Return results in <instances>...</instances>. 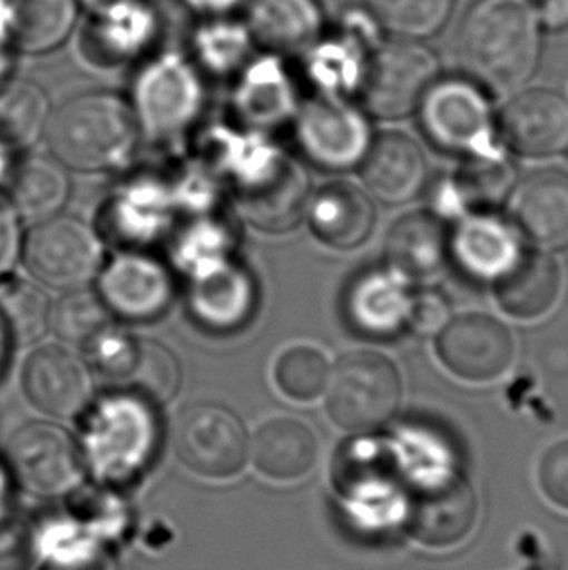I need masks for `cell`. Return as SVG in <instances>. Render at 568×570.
Wrapping results in <instances>:
<instances>
[{
	"instance_id": "obj_1",
	"label": "cell",
	"mask_w": 568,
	"mask_h": 570,
	"mask_svg": "<svg viewBox=\"0 0 568 570\" xmlns=\"http://www.w3.org/2000/svg\"><path fill=\"white\" fill-rule=\"evenodd\" d=\"M463 75L491 92L526 85L539 62L538 18L523 0H479L458 33Z\"/></svg>"
},
{
	"instance_id": "obj_2",
	"label": "cell",
	"mask_w": 568,
	"mask_h": 570,
	"mask_svg": "<svg viewBox=\"0 0 568 570\" xmlns=\"http://www.w3.org/2000/svg\"><path fill=\"white\" fill-rule=\"evenodd\" d=\"M47 139L51 153L67 166L104 170L131 153L137 121L117 96L88 94L67 101L55 114Z\"/></svg>"
},
{
	"instance_id": "obj_3",
	"label": "cell",
	"mask_w": 568,
	"mask_h": 570,
	"mask_svg": "<svg viewBox=\"0 0 568 570\" xmlns=\"http://www.w3.org/2000/svg\"><path fill=\"white\" fill-rule=\"evenodd\" d=\"M327 413L339 429L370 432L388 423L400 407L401 376L388 356L359 351L331 371Z\"/></svg>"
},
{
	"instance_id": "obj_4",
	"label": "cell",
	"mask_w": 568,
	"mask_h": 570,
	"mask_svg": "<svg viewBox=\"0 0 568 570\" xmlns=\"http://www.w3.org/2000/svg\"><path fill=\"white\" fill-rule=\"evenodd\" d=\"M429 49L408 39L378 47L359 80L362 108L380 119H401L419 108L437 77Z\"/></svg>"
},
{
	"instance_id": "obj_5",
	"label": "cell",
	"mask_w": 568,
	"mask_h": 570,
	"mask_svg": "<svg viewBox=\"0 0 568 570\" xmlns=\"http://www.w3.org/2000/svg\"><path fill=\"white\" fill-rule=\"evenodd\" d=\"M247 444L244 424L223 405H193L177 421V458L203 478H231L242 470Z\"/></svg>"
},
{
	"instance_id": "obj_6",
	"label": "cell",
	"mask_w": 568,
	"mask_h": 570,
	"mask_svg": "<svg viewBox=\"0 0 568 570\" xmlns=\"http://www.w3.org/2000/svg\"><path fill=\"white\" fill-rule=\"evenodd\" d=\"M477 514V497L468 481L458 473H438L413 489L408 525L427 548H456L473 532Z\"/></svg>"
},
{
	"instance_id": "obj_7",
	"label": "cell",
	"mask_w": 568,
	"mask_h": 570,
	"mask_svg": "<svg viewBox=\"0 0 568 570\" xmlns=\"http://www.w3.org/2000/svg\"><path fill=\"white\" fill-rule=\"evenodd\" d=\"M26 262L39 281L72 288L96 275L101 263L100 242L77 218L51 216L31 230Z\"/></svg>"
},
{
	"instance_id": "obj_8",
	"label": "cell",
	"mask_w": 568,
	"mask_h": 570,
	"mask_svg": "<svg viewBox=\"0 0 568 570\" xmlns=\"http://www.w3.org/2000/svg\"><path fill=\"white\" fill-rule=\"evenodd\" d=\"M421 127L432 147L468 155L491 131V109L473 82L444 80L430 86L421 101Z\"/></svg>"
},
{
	"instance_id": "obj_9",
	"label": "cell",
	"mask_w": 568,
	"mask_h": 570,
	"mask_svg": "<svg viewBox=\"0 0 568 570\" xmlns=\"http://www.w3.org/2000/svg\"><path fill=\"white\" fill-rule=\"evenodd\" d=\"M438 358L458 379L491 382L515 361V340L505 324L484 314L453 317L438 333Z\"/></svg>"
},
{
	"instance_id": "obj_10",
	"label": "cell",
	"mask_w": 568,
	"mask_h": 570,
	"mask_svg": "<svg viewBox=\"0 0 568 570\" xmlns=\"http://www.w3.org/2000/svg\"><path fill=\"white\" fill-rule=\"evenodd\" d=\"M8 460L16 478L31 493L67 491L80 478V455L69 432L55 424L31 423L14 432Z\"/></svg>"
},
{
	"instance_id": "obj_11",
	"label": "cell",
	"mask_w": 568,
	"mask_h": 570,
	"mask_svg": "<svg viewBox=\"0 0 568 570\" xmlns=\"http://www.w3.org/2000/svg\"><path fill=\"white\" fill-rule=\"evenodd\" d=\"M500 137L516 155L549 158L568 148V104L559 94L530 90L500 114Z\"/></svg>"
},
{
	"instance_id": "obj_12",
	"label": "cell",
	"mask_w": 568,
	"mask_h": 570,
	"mask_svg": "<svg viewBox=\"0 0 568 570\" xmlns=\"http://www.w3.org/2000/svg\"><path fill=\"white\" fill-rule=\"evenodd\" d=\"M199 100V80L176 55L154 61L137 78L135 101L150 131H176L195 116Z\"/></svg>"
},
{
	"instance_id": "obj_13",
	"label": "cell",
	"mask_w": 568,
	"mask_h": 570,
	"mask_svg": "<svg viewBox=\"0 0 568 570\" xmlns=\"http://www.w3.org/2000/svg\"><path fill=\"white\" fill-rule=\"evenodd\" d=\"M23 392L47 415L75 416L86 407L92 380L85 363L69 348H36L22 371Z\"/></svg>"
},
{
	"instance_id": "obj_14",
	"label": "cell",
	"mask_w": 568,
	"mask_h": 570,
	"mask_svg": "<svg viewBox=\"0 0 568 570\" xmlns=\"http://www.w3.org/2000/svg\"><path fill=\"white\" fill-rule=\"evenodd\" d=\"M300 139L315 164L345 170L364 155L369 132L362 117L346 104L317 100L302 114Z\"/></svg>"
},
{
	"instance_id": "obj_15",
	"label": "cell",
	"mask_w": 568,
	"mask_h": 570,
	"mask_svg": "<svg viewBox=\"0 0 568 570\" xmlns=\"http://www.w3.org/2000/svg\"><path fill=\"white\" fill-rule=\"evenodd\" d=\"M562 291L561 265L546 252L516 254L494 277V296L508 316L536 320L554 309Z\"/></svg>"
},
{
	"instance_id": "obj_16",
	"label": "cell",
	"mask_w": 568,
	"mask_h": 570,
	"mask_svg": "<svg viewBox=\"0 0 568 570\" xmlns=\"http://www.w3.org/2000/svg\"><path fill=\"white\" fill-rule=\"evenodd\" d=\"M512 218L539 246L567 249V171L541 170L523 179L512 197Z\"/></svg>"
},
{
	"instance_id": "obj_17",
	"label": "cell",
	"mask_w": 568,
	"mask_h": 570,
	"mask_svg": "<svg viewBox=\"0 0 568 570\" xmlns=\"http://www.w3.org/2000/svg\"><path fill=\"white\" fill-rule=\"evenodd\" d=\"M320 455L315 432L294 416H271L255 429L247 458L265 478L294 481L314 470Z\"/></svg>"
},
{
	"instance_id": "obj_18",
	"label": "cell",
	"mask_w": 568,
	"mask_h": 570,
	"mask_svg": "<svg viewBox=\"0 0 568 570\" xmlns=\"http://www.w3.org/2000/svg\"><path fill=\"white\" fill-rule=\"evenodd\" d=\"M452 255V234L437 215L419 210L401 216L385 239V259L413 281H429Z\"/></svg>"
},
{
	"instance_id": "obj_19",
	"label": "cell",
	"mask_w": 568,
	"mask_h": 570,
	"mask_svg": "<svg viewBox=\"0 0 568 570\" xmlns=\"http://www.w3.org/2000/svg\"><path fill=\"white\" fill-rule=\"evenodd\" d=\"M362 179L388 203H405L423 191L429 168L415 140L400 132L380 135L362 160Z\"/></svg>"
},
{
	"instance_id": "obj_20",
	"label": "cell",
	"mask_w": 568,
	"mask_h": 570,
	"mask_svg": "<svg viewBox=\"0 0 568 570\" xmlns=\"http://www.w3.org/2000/svg\"><path fill=\"white\" fill-rule=\"evenodd\" d=\"M310 223L323 244L337 249H354L372 236L376 210L359 187L331 184L312 200Z\"/></svg>"
},
{
	"instance_id": "obj_21",
	"label": "cell",
	"mask_w": 568,
	"mask_h": 570,
	"mask_svg": "<svg viewBox=\"0 0 568 570\" xmlns=\"http://www.w3.org/2000/svg\"><path fill=\"white\" fill-rule=\"evenodd\" d=\"M252 39L273 53H298L322 31V12L315 0H252Z\"/></svg>"
},
{
	"instance_id": "obj_22",
	"label": "cell",
	"mask_w": 568,
	"mask_h": 570,
	"mask_svg": "<svg viewBox=\"0 0 568 570\" xmlns=\"http://www.w3.org/2000/svg\"><path fill=\"white\" fill-rule=\"evenodd\" d=\"M409 298L390 275L366 273L346 294V317L354 332L369 340L388 341L408 324Z\"/></svg>"
},
{
	"instance_id": "obj_23",
	"label": "cell",
	"mask_w": 568,
	"mask_h": 570,
	"mask_svg": "<svg viewBox=\"0 0 568 570\" xmlns=\"http://www.w3.org/2000/svg\"><path fill=\"white\" fill-rule=\"evenodd\" d=\"M10 12L16 47L23 53H47L69 38L78 0H12Z\"/></svg>"
},
{
	"instance_id": "obj_24",
	"label": "cell",
	"mask_w": 568,
	"mask_h": 570,
	"mask_svg": "<svg viewBox=\"0 0 568 570\" xmlns=\"http://www.w3.org/2000/svg\"><path fill=\"white\" fill-rule=\"evenodd\" d=\"M104 293L109 306L127 316L145 317L156 314L168 298V281L158 265L124 257L111 265L104 277Z\"/></svg>"
},
{
	"instance_id": "obj_25",
	"label": "cell",
	"mask_w": 568,
	"mask_h": 570,
	"mask_svg": "<svg viewBox=\"0 0 568 570\" xmlns=\"http://www.w3.org/2000/svg\"><path fill=\"white\" fill-rule=\"evenodd\" d=\"M452 254L471 275L494 278L518 252L507 226L481 216L461 226L452 239Z\"/></svg>"
},
{
	"instance_id": "obj_26",
	"label": "cell",
	"mask_w": 568,
	"mask_h": 570,
	"mask_svg": "<svg viewBox=\"0 0 568 570\" xmlns=\"http://www.w3.org/2000/svg\"><path fill=\"white\" fill-rule=\"evenodd\" d=\"M69 181L65 171L46 158L23 160L12 181V199L28 220H47L65 205Z\"/></svg>"
},
{
	"instance_id": "obj_27",
	"label": "cell",
	"mask_w": 568,
	"mask_h": 570,
	"mask_svg": "<svg viewBox=\"0 0 568 570\" xmlns=\"http://www.w3.org/2000/svg\"><path fill=\"white\" fill-rule=\"evenodd\" d=\"M49 317L55 333L78 347H96L114 327L108 304L98 294L82 288L62 296Z\"/></svg>"
},
{
	"instance_id": "obj_28",
	"label": "cell",
	"mask_w": 568,
	"mask_h": 570,
	"mask_svg": "<svg viewBox=\"0 0 568 570\" xmlns=\"http://www.w3.org/2000/svg\"><path fill=\"white\" fill-rule=\"evenodd\" d=\"M330 358L314 345H292L284 348L275 364L278 390L296 401L320 397L331 379Z\"/></svg>"
},
{
	"instance_id": "obj_29",
	"label": "cell",
	"mask_w": 568,
	"mask_h": 570,
	"mask_svg": "<svg viewBox=\"0 0 568 570\" xmlns=\"http://www.w3.org/2000/svg\"><path fill=\"white\" fill-rule=\"evenodd\" d=\"M121 384L158 403L172 400L179 387L176 356L156 341H137L129 371Z\"/></svg>"
},
{
	"instance_id": "obj_30",
	"label": "cell",
	"mask_w": 568,
	"mask_h": 570,
	"mask_svg": "<svg viewBox=\"0 0 568 570\" xmlns=\"http://www.w3.org/2000/svg\"><path fill=\"white\" fill-rule=\"evenodd\" d=\"M47 121V100L38 86L18 82L0 92V140L22 147L38 139Z\"/></svg>"
},
{
	"instance_id": "obj_31",
	"label": "cell",
	"mask_w": 568,
	"mask_h": 570,
	"mask_svg": "<svg viewBox=\"0 0 568 570\" xmlns=\"http://www.w3.org/2000/svg\"><path fill=\"white\" fill-rule=\"evenodd\" d=\"M388 30L403 38H427L448 20L452 0H369Z\"/></svg>"
},
{
	"instance_id": "obj_32",
	"label": "cell",
	"mask_w": 568,
	"mask_h": 570,
	"mask_svg": "<svg viewBox=\"0 0 568 570\" xmlns=\"http://www.w3.org/2000/svg\"><path fill=\"white\" fill-rule=\"evenodd\" d=\"M512 171L507 164L489 158H476L458 174V195L468 207L489 210L507 199Z\"/></svg>"
},
{
	"instance_id": "obj_33",
	"label": "cell",
	"mask_w": 568,
	"mask_h": 570,
	"mask_svg": "<svg viewBox=\"0 0 568 570\" xmlns=\"http://www.w3.org/2000/svg\"><path fill=\"white\" fill-rule=\"evenodd\" d=\"M246 281L236 271H215L195 288V306L205 320L234 322L246 308Z\"/></svg>"
},
{
	"instance_id": "obj_34",
	"label": "cell",
	"mask_w": 568,
	"mask_h": 570,
	"mask_svg": "<svg viewBox=\"0 0 568 570\" xmlns=\"http://www.w3.org/2000/svg\"><path fill=\"white\" fill-rule=\"evenodd\" d=\"M0 314L20 343L39 340L49 324L46 296L28 285H16L2 294Z\"/></svg>"
},
{
	"instance_id": "obj_35",
	"label": "cell",
	"mask_w": 568,
	"mask_h": 570,
	"mask_svg": "<svg viewBox=\"0 0 568 570\" xmlns=\"http://www.w3.org/2000/svg\"><path fill=\"white\" fill-rule=\"evenodd\" d=\"M249 41L252 36L244 28L218 23L200 31L197 47L203 61L210 65V69L228 70L244 59L249 49Z\"/></svg>"
},
{
	"instance_id": "obj_36",
	"label": "cell",
	"mask_w": 568,
	"mask_h": 570,
	"mask_svg": "<svg viewBox=\"0 0 568 570\" xmlns=\"http://www.w3.org/2000/svg\"><path fill=\"white\" fill-rule=\"evenodd\" d=\"M538 479L547 499L568 510V439L547 448L539 460Z\"/></svg>"
},
{
	"instance_id": "obj_37",
	"label": "cell",
	"mask_w": 568,
	"mask_h": 570,
	"mask_svg": "<svg viewBox=\"0 0 568 570\" xmlns=\"http://www.w3.org/2000/svg\"><path fill=\"white\" fill-rule=\"evenodd\" d=\"M448 324V304L444 298L432 291L417 294L409 298L408 324L411 332L417 335H434L442 332Z\"/></svg>"
},
{
	"instance_id": "obj_38",
	"label": "cell",
	"mask_w": 568,
	"mask_h": 570,
	"mask_svg": "<svg viewBox=\"0 0 568 570\" xmlns=\"http://www.w3.org/2000/svg\"><path fill=\"white\" fill-rule=\"evenodd\" d=\"M538 18L547 30H568V0H538Z\"/></svg>"
},
{
	"instance_id": "obj_39",
	"label": "cell",
	"mask_w": 568,
	"mask_h": 570,
	"mask_svg": "<svg viewBox=\"0 0 568 570\" xmlns=\"http://www.w3.org/2000/svg\"><path fill=\"white\" fill-rule=\"evenodd\" d=\"M16 228L12 216L0 207V269L7 267L14 252Z\"/></svg>"
},
{
	"instance_id": "obj_40",
	"label": "cell",
	"mask_w": 568,
	"mask_h": 570,
	"mask_svg": "<svg viewBox=\"0 0 568 570\" xmlns=\"http://www.w3.org/2000/svg\"><path fill=\"white\" fill-rule=\"evenodd\" d=\"M184 2L203 14H224L232 8L238 7L242 0H184Z\"/></svg>"
},
{
	"instance_id": "obj_41",
	"label": "cell",
	"mask_w": 568,
	"mask_h": 570,
	"mask_svg": "<svg viewBox=\"0 0 568 570\" xmlns=\"http://www.w3.org/2000/svg\"><path fill=\"white\" fill-rule=\"evenodd\" d=\"M131 2H135V0H78V4H85L86 8H90L98 16L106 14L114 8L131 4Z\"/></svg>"
},
{
	"instance_id": "obj_42",
	"label": "cell",
	"mask_w": 568,
	"mask_h": 570,
	"mask_svg": "<svg viewBox=\"0 0 568 570\" xmlns=\"http://www.w3.org/2000/svg\"><path fill=\"white\" fill-rule=\"evenodd\" d=\"M8 72V55L2 47H0V80L7 77Z\"/></svg>"
},
{
	"instance_id": "obj_43",
	"label": "cell",
	"mask_w": 568,
	"mask_h": 570,
	"mask_svg": "<svg viewBox=\"0 0 568 570\" xmlns=\"http://www.w3.org/2000/svg\"><path fill=\"white\" fill-rule=\"evenodd\" d=\"M565 156H567V158H568V148H567V150H565Z\"/></svg>"
}]
</instances>
